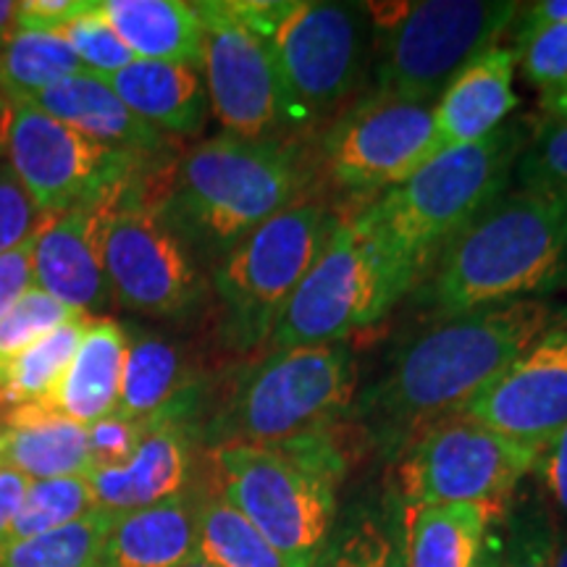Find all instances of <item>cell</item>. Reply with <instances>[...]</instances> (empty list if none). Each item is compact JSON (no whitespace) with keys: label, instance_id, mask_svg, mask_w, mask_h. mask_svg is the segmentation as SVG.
<instances>
[{"label":"cell","instance_id":"7c38bea8","mask_svg":"<svg viewBox=\"0 0 567 567\" xmlns=\"http://www.w3.org/2000/svg\"><path fill=\"white\" fill-rule=\"evenodd\" d=\"M0 147L45 218L132 182L137 158H142L90 140L34 103L9 105Z\"/></svg>","mask_w":567,"mask_h":567},{"label":"cell","instance_id":"e575fe53","mask_svg":"<svg viewBox=\"0 0 567 567\" xmlns=\"http://www.w3.org/2000/svg\"><path fill=\"white\" fill-rule=\"evenodd\" d=\"M80 316L87 313H80V310L59 302L55 297L42 292L40 287L27 289L9 313L0 318V373L27 347L40 342L42 337L53 334L55 329Z\"/></svg>","mask_w":567,"mask_h":567},{"label":"cell","instance_id":"d590c367","mask_svg":"<svg viewBox=\"0 0 567 567\" xmlns=\"http://www.w3.org/2000/svg\"><path fill=\"white\" fill-rule=\"evenodd\" d=\"M515 179L526 193L567 200V122H549L530 134L515 163Z\"/></svg>","mask_w":567,"mask_h":567},{"label":"cell","instance_id":"f907efd6","mask_svg":"<svg viewBox=\"0 0 567 567\" xmlns=\"http://www.w3.org/2000/svg\"><path fill=\"white\" fill-rule=\"evenodd\" d=\"M6 116H9V103L0 97V142H3V126H6ZM0 153H3V147H0Z\"/></svg>","mask_w":567,"mask_h":567},{"label":"cell","instance_id":"ffe728a7","mask_svg":"<svg viewBox=\"0 0 567 567\" xmlns=\"http://www.w3.org/2000/svg\"><path fill=\"white\" fill-rule=\"evenodd\" d=\"M515 48H492L457 76L434 105V147L467 145L507 124L517 109Z\"/></svg>","mask_w":567,"mask_h":567},{"label":"cell","instance_id":"44dd1931","mask_svg":"<svg viewBox=\"0 0 567 567\" xmlns=\"http://www.w3.org/2000/svg\"><path fill=\"white\" fill-rule=\"evenodd\" d=\"M103 80L134 116L161 134H197L208 118L210 103L200 69L134 59Z\"/></svg>","mask_w":567,"mask_h":567},{"label":"cell","instance_id":"836d02e7","mask_svg":"<svg viewBox=\"0 0 567 567\" xmlns=\"http://www.w3.org/2000/svg\"><path fill=\"white\" fill-rule=\"evenodd\" d=\"M502 567H551L557 526L538 494L517 496L505 513Z\"/></svg>","mask_w":567,"mask_h":567},{"label":"cell","instance_id":"4fadbf2b","mask_svg":"<svg viewBox=\"0 0 567 567\" xmlns=\"http://www.w3.org/2000/svg\"><path fill=\"white\" fill-rule=\"evenodd\" d=\"M103 252L113 300L134 313L174 318L200 300L203 279L187 245L168 229L134 182L116 195L105 224Z\"/></svg>","mask_w":567,"mask_h":567},{"label":"cell","instance_id":"4dcf8cb0","mask_svg":"<svg viewBox=\"0 0 567 567\" xmlns=\"http://www.w3.org/2000/svg\"><path fill=\"white\" fill-rule=\"evenodd\" d=\"M197 555L216 567H284L271 544L221 494L205 496L195 507Z\"/></svg>","mask_w":567,"mask_h":567},{"label":"cell","instance_id":"ac0fdd59","mask_svg":"<svg viewBox=\"0 0 567 567\" xmlns=\"http://www.w3.org/2000/svg\"><path fill=\"white\" fill-rule=\"evenodd\" d=\"M174 408L145 423L137 450L122 465L95 467L87 481L95 505L111 513L153 507L179 496L189 476V431L184 415Z\"/></svg>","mask_w":567,"mask_h":567},{"label":"cell","instance_id":"f6af8a7d","mask_svg":"<svg viewBox=\"0 0 567 567\" xmlns=\"http://www.w3.org/2000/svg\"><path fill=\"white\" fill-rule=\"evenodd\" d=\"M27 488H30V478L0 463V542L9 534L11 523L17 520Z\"/></svg>","mask_w":567,"mask_h":567},{"label":"cell","instance_id":"603a6c76","mask_svg":"<svg viewBox=\"0 0 567 567\" xmlns=\"http://www.w3.org/2000/svg\"><path fill=\"white\" fill-rule=\"evenodd\" d=\"M0 463L30 481L90 476L95 471L87 425L13 408L0 425Z\"/></svg>","mask_w":567,"mask_h":567},{"label":"cell","instance_id":"e0dca14e","mask_svg":"<svg viewBox=\"0 0 567 567\" xmlns=\"http://www.w3.org/2000/svg\"><path fill=\"white\" fill-rule=\"evenodd\" d=\"M126 184L51 216L40 226L34 243V287L87 316L109 308L113 295L105 274L103 239L113 203Z\"/></svg>","mask_w":567,"mask_h":567},{"label":"cell","instance_id":"60d3db41","mask_svg":"<svg viewBox=\"0 0 567 567\" xmlns=\"http://www.w3.org/2000/svg\"><path fill=\"white\" fill-rule=\"evenodd\" d=\"M34 243L38 231L0 255V318L9 313L27 289L34 287Z\"/></svg>","mask_w":567,"mask_h":567},{"label":"cell","instance_id":"ee69618b","mask_svg":"<svg viewBox=\"0 0 567 567\" xmlns=\"http://www.w3.org/2000/svg\"><path fill=\"white\" fill-rule=\"evenodd\" d=\"M523 11H517V27H515V40L523 42L530 34L547 30V27L567 24V0H538V3L520 6Z\"/></svg>","mask_w":567,"mask_h":567},{"label":"cell","instance_id":"74e56055","mask_svg":"<svg viewBox=\"0 0 567 567\" xmlns=\"http://www.w3.org/2000/svg\"><path fill=\"white\" fill-rule=\"evenodd\" d=\"M517 63L528 84L542 92V101L549 103L567 92V24L547 27L530 34L515 48Z\"/></svg>","mask_w":567,"mask_h":567},{"label":"cell","instance_id":"7bdbcfd3","mask_svg":"<svg viewBox=\"0 0 567 567\" xmlns=\"http://www.w3.org/2000/svg\"><path fill=\"white\" fill-rule=\"evenodd\" d=\"M536 473L559 513L567 517V425L542 450Z\"/></svg>","mask_w":567,"mask_h":567},{"label":"cell","instance_id":"f546056e","mask_svg":"<svg viewBox=\"0 0 567 567\" xmlns=\"http://www.w3.org/2000/svg\"><path fill=\"white\" fill-rule=\"evenodd\" d=\"M116 513L95 507L69 526L0 544V567H103L105 538Z\"/></svg>","mask_w":567,"mask_h":567},{"label":"cell","instance_id":"7dc6e473","mask_svg":"<svg viewBox=\"0 0 567 567\" xmlns=\"http://www.w3.org/2000/svg\"><path fill=\"white\" fill-rule=\"evenodd\" d=\"M544 109L549 113V122H567V92L555 97V101L544 103Z\"/></svg>","mask_w":567,"mask_h":567},{"label":"cell","instance_id":"cb8c5ba5","mask_svg":"<svg viewBox=\"0 0 567 567\" xmlns=\"http://www.w3.org/2000/svg\"><path fill=\"white\" fill-rule=\"evenodd\" d=\"M197 555L195 507L184 496L116 513L103 567H182Z\"/></svg>","mask_w":567,"mask_h":567},{"label":"cell","instance_id":"d6a6232c","mask_svg":"<svg viewBox=\"0 0 567 567\" xmlns=\"http://www.w3.org/2000/svg\"><path fill=\"white\" fill-rule=\"evenodd\" d=\"M95 507V494H92L87 476L30 481L17 520L11 523L3 542H19V538H32L63 528Z\"/></svg>","mask_w":567,"mask_h":567},{"label":"cell","instance_id":"83f0119b","mask_svg":"<svg viewBox=\"0 0 567 567\" xmlns=\"http://www.w3.org/2000/svg\"><path fill=\"white\" fill-rule=\"evenodd\" d=\"M189 381L184 373L182 354L172 342L161 337L130 339L118 392L116 417L126 421H151L189 402Z\"/></svg>","mask_w":567,"mask_h":567},{"label":"cell","instance_id":"bcb514c9","mask_svg":"<svg viewBox=\"0 0 567 567\" xmlns=\"http://www.w3.org/2000/svg\"><path fill=\"white\" fill-rule=\"evenodd\" d=\"M19 30V3L11 0H0V51L6 48L13 34Z\"/></svg>","mask_w":567,"mask_h":567},{"label":"cell","instance_id":"6da1fadb","mask_svg":"<svg viewBox=\"0 0 567 567\" xmlns=\"http://www.w3.org/2000/svg\"><path fill=\"white\" fill-rule=\"evenodd\" d=\"M555 321L544 300L486 305L444 318L396 354L352 413L381 442L410 446L434 425L463 415Z\"/></svg>","mask_w":567,"mask_h":567},{"label":"cell","instance_id":"b9f144b4","mask_svg":"<svg viewBox=\"0 0 567 567\" xmlns=\"http://www.w3.org/2000/svg\"><path fill=\"white\" fill-rule=\"evenodd\" d=\"M92 9V0H21L19 30L59 32L71 19Z\"/></svg>","mask_w":567,"mask_h":567},{"label":"cell","instance_id":"8fae6325","mask_svg":"<svg viewBox=\"0 0 567 567\" xmlns=\"http://www.w3.org/2000/svg\"><path fill=\"white\" fill-rule=\"evenodd\" d=\"M542 450L460 415L429 429L408 446L400 465L405 505H496L509 507Z\"/></svg>","mask_w":567,"mask_h":567},{"label":"cell","instance_id":"3957f363","mask_svg":"<svg viewBox=\"0 0 567 567\" xmlns=\"http://www.w3.org/2000/svg\"><path fill=\"white\" fill-rule=\"evenodd\" d=\"M305 176V158L289 142L221 134L184 155L155 208L187 250L224 258L247 234L300 200Z\"/></svg>","mask_w":567,"mask_h":567},{"label":"cell","instance_id":"5b68a950","mask_svg":"<svg viewBox=\"0 0 567 567\" xmlns=\"http://www.w3.org/2000/svg\"><path fill=\"white\" fill-rule=\"evenodd\" d=\"M528 140V124L517 118L484 140L446 147L360 213L421 284L444 247L505 195Z\"/></svg>","mask_w":567,"mask_h":567},{"label":"cell","instance_id":"ab89813d","mask_svg":"<svg viewBox=\"0 0 567 567\" xmlns=\"http://www.w3.org/2000/svg\"><path fill=\"white\" fill-rule=\"evenodd\" d=\"M147 421H126V417H105L87 425L90 434V452L95 467H113L122 465L137 450L142 434H145Z\"/></svg>","mask_w":567,"mask_h":567},{"label":"cell","instance_id":"816d5d0a","mask_svg":"<svg viewBox=\"0 0 567 567\" xmlns=\"http://www.w3.org/2000/svg\"><path fill=\"white\" fill-rule=\"evenodd\" d=\"M182 567H216V565H210V563H208V559H203L200 555H195L193 559H189V563H187V565H182Z\"/></svg>","mask_w":567,"mask_h":567},{"label":"cell","instance_id":"8d00e7d4","mask_svg":"<svg viewBox=\"0 0 567 567\" xmlns=\"http://www.w3.org/2000/svg\"><path fill=\"white\" fill-rule=\"evenodd\" d=\"M59 34L69 42L90 74L111 76L134 61L130 48L101 13V0H92V9L71 19L66 27H61Z\"/></svg>","mask_w":567,"mask_h":567},{"label":"cell","instance_id":"ba28073f","mask_svg":"<svg viewBox=\"0 0 567 567\" xmlns=\"http://www.w3.org/2000/svg\"><path fill=\"white\" fill-rule=\"evenodd\" d=\"M368 9V6H365ZM520 11L507 0H417L371 11L375 95L436 105L473 61L496 48Z\"/></svg>","mask_w":567,"mask_h":567},{"label":"cell","instance_id":"f1b7e54d","mask_svg":"<svg viewBox=\"0 0 567 567\" xmlns=\"http://www.w3.org/2000/svg\"><path fill=\"white\" fill-rule=\"evenodd\" d=\"M87 71L59 32L17 30L0 51V97L9 105L34 103L48 87Z\"/></svg>","mask_w":567,"mask_h":567},{"label":"cell","instance_id":"7402d4cb","mask_svg":"<svg viewBox=\"0 0 567 567\" xmlns=\"http://www.w3.org/2000/svg\"><path fill=\"white\" fill-rule=\"evenodd\" d=\"M34 105L71 130L118 151L151 155L166 147L163 134L134 116L103 76L90 74V71L55 82L53 87L42 92Z\"/></svg>","mask_w":567,"mask_h":567},{"label":"cell","instance_id":"d6986e66","mask_svg":"<svg viewBox=\"0 0 567 567\" xmlns=\"http://www.w3.org/2000/svg\"><path fill=\"white\" fill-rule=\"evenodd\" d=\"M126 347H130V337L122 323L113 318L90 316L82 342L66 373L61 375L59 386L48 400L24 408L34 413L69 417L82 425L105 421L116 413L118 405Z\"/></svg>","mask_w":567,"mask_h":567},{"label":"cell","instance_id":"484cf974","mask_svg":"<svg viewBox=\"0 0 567 567\" xmlns=\"http://www.w3.org/2000/svg\"><path fill=\"white\" fill-rule=\"evenodd\" d=\"M507 507L496 505H405L408 567H473L486 530Z\"/></svg>","mask_w":567,"mask_h":567},{"label":"cell","instance_id":"5bb4252c","mask_svg":"<svg viewBox=\"0 0 567 567\" xmlns=\"http://www.w3.org/2000/svg\"><path fill=\"white\" fill-rule=\"evenodd\" d=\"M323 168L342 193H386L436 155L434 105L363 97L323 134Z\"/></svg>","mask_w":567,"mask_h":567},{"label":"cell","instance_id":"7a4b0ae2","mask_svg":"<svg viewBox=\"0 0 567 567\" xmlns=\"http://www.w3.org/2000/svg\"><path fill=\"white\" fill-rule=\"evenodd\" d=\"M567 281V200L517 189L457 234L429 268L417 305L455 318L486 305L536 300Z\"/></svg>","mask_w":567,"mask_h":567},{"label":"cell","instance_id":"d4e9b609","mask_svg":"<svg viewBox=\"0 0 567 567\" xmlns=\"http://www.w3.org/2000/svg\"><path fill=\"white\" fill-rule=\"evenodd\" d=\"M101 13L134 59L203 66V24L184 0H101Z\"/></svg>","mask_w":567,"mask_h":567},{"label":"cell","instance_id":"9a60e30c","mask_svg":"<svg viewBox=\"0 0 567 567\" xmlns=\"http://www.w3.org/2000/svg\"><path fill=\"white\" fill-rule=\"evenodd\" d=\"M203 24V82L226 134L268 140L284 130L281 90L266 42L231 11L229 0L195 3Z\"/></svg>","mask_w":567,"mask_h":567},{"label":"cell","instance_id":"4316f807","mask_svg":"<svg viewBox=\"0 0 567 567\" xmlns=\"http://www.w3.org/2000/svg\"><path fill=\"white\" fill-rule=\"evenodd\" d=\"M313 567H408L405 502L392 492L379 502H354L337 517Z\"/></svg>","mask_w":567,"mask_h":567},{"label":"cell","instance_id":"c3c4849f","mask_svg":"<svg viewBox=\"0 0 567 567\" xmlns=\"http://www.w3.org/2000/svg\"><path fill=\"white\" fill-rule=\"evenodd\" d=\"M551 567H567V530H557L555 555H551Z\"/></svg>","mask_w":567,"mask_h":567},{"label":"cell","instance_id":"f35d334b","mask_svg":"<svg viewBox=\"0 0 567 567\" xmlns=\"http://www.w3.org/2000/svg\"><path fill=\"white\" fill-rule=\"evenodd\" d=\"M45 221L9 163L0 161V255L24 243Z\"/></svg>","mask_w":567,"mask_h":567},{"label":"cell","instance_id":"2e32d148","mask_svg":"<svg viewBox=\"0 0 567 567\" xmlns=\"http://www.w3.org/2000/svg\"><path fill=\"white\" fill-rule=\"evenodd\" d=\"M463 415L544 450L567 425V318L551 323Z\"/></svg>","mask_w":567,"mask_h":567},{"label":"cell","instance_id":"277c9868","mask_svg":"<svg viewBox=\"0 0 567 567\" xmlns=\"http://www.w3.org/2000/svg\"><path fill=\"white\" fill-rule=\"evenodd\" d=\"M218 494L279 551L284 567H313L337 523L344 455L329 434L213 450Z\"/></svg>","mask_w":567,"mask_h":567},{"label":"cell","instance_id":"681fc988","mask_svg":"<svg viewBox=\"0 0 567 567\" xmlns=\"http://www.w3.org/2000/svg\"><path fill=\"white\" fill-rule=\"evenodd\" d=\"M473 567H502L499 551L492 549V547H486V544H484V549H481V555H478L476 565H473Z\"/></svg>","mask_w":567,"mask_h":567},{"label":"cell","instance_id":"8992f818","mask_svg":"<svg viewBox=\"0 0 567 567\" xmlns=\"http://www.w3.org/2000/svg\"><path fill=\"white\" fill-rule=\"evenodd\" d=\"M266 42L281 90L284 130H302L358 90L368 63L371 13L329 0H229Z\"/></svg>","mask_w":567,"mask_h":567},{"label":"cell","instance_id":"9c48e42d","mask_svg":"<svg viewBox=\"0 0 567 567\" xmlns=\"http://www.w3.org/2000/svg\"><path fill=\"white\" fill-rule=\"evenodd\" d=\"M354 400V360L344 342L281 347L243 373L208 425L216 446L281 444L329 434Z\"/></svg>","mask_w":567,"mask_h":567},{"label":"cell","instance_id":"52a82bcc","mask_svg":"<svg viewBox=\"0 0 567 567\" xmlns=\"http://www.w3.org/2000/svg\"><path fill=\"white\" fill-rule=\"evenodd\" d=\"M415 284L417 274L379 237L363 213L339 218L316 264L289 297L268 344L281 350L344 342L379 323Z\"/></svg>","mask_w":567,"mask_h":567},{"label":"cell","instance_id":"f5cc1de1","mask_svg":"<svg viewBox=\"0 0 567 567\" xmlns=\"http://www.w3.org/2000/svg\"><path fill=\"white\" fill-rule=\"evenodd\" d=\"M0 155H3V153H0Z\"/></svg>","mask_w":567,"mask_h":567},{"label":"cell","instance_id":"30bf717a","mask_svg":"<svg viewBox=\"0 0 567 567\" xmlns=\"http://www.w3.org/2000/svg\"><path fill=\"white\" fill-rule=\"evenodd\" d=\"M337 224L323 203L297 200L218 258L213 287L224 305V337L234 350L271 342L289 297Z\"/></svg>","mask_w":567,"mask_h":567},{"label":"cell","instance_id":"1f68e13d","mask_svg":"<svg viewBox=\"0 0 567 567\" xmlns=\"http://www.w3.org/2000/svg\"><path fill=\"white\" fill-rule=\"evenodd\" d=\"M87 321L90 316L74 318L17 354L0 373V402L11 408H24L48 400L59 386L61 375L66 373Z\"/></svg>","mask_w":567,"mask_h":567}]
</instances>
